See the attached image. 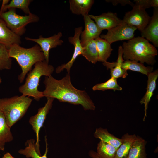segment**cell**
<instances>
[{
	"instance_id": "cell-34",
	"label": "cell",
	"mask_w": 158,
	"mask_h": 158,
	"mask_svg": "<svg viewBox=\"0 0 158 158\" xmlns=\"http://www.w3.org/2000/svg\"><path fill=\"white\" fill-rule=\"evenodd\" d=\"M10 1L8 0H3L2 1V4L1 9H0V11H1L4 7L8 4V2Z\"/></svg>"
},
{
	"instance_id": "cell-9",
	"label": "cell",
	"mask_w": 158,
	"mask_h": 158,
	"mask_svg": "<svg viewBox=\"0 0 158 158\" xmlns=\"http://www.w3.org/2000/svg\"><path fill=\"white\" fill-rule=\"evenodd\" d=\"M132 10L126 12L123 21L126 23L136 27L140 32L148 24L150 17L145 9L134 4Z\"/></svg>"
},
{
	"instance_id": "cell-20",
	"label": "cell",
	"mask_w": 158,
	"mask_h": 158,
	"mask_svg": "<svg viewBox=\"0 0 158 158\" xmlns=\"http://www.w3.org/2000/svg\"><path fill=\"white\" fill-rule=\"evenodd\" d=\"M146 141L137 136L130 150L127 158H147L146 152Z\"/></svg>"
},
{
	"instance_id": "cell-35",
	"label": "cell",
	"mask_w": 158,
	"mask_h": 158,
	"mask_svg": "<svg viewBox=\"0 0 158 158\" xmlns=\"http://www.w3.org/2000/svg\"><path fill=\"white\" fill-rule=\"evenodd\" d=\"M2 158H15L9 153L7 152L4 154Z\"/></svg>"
},
{
	"instance_id": "cell-31",
	"label": "cell",
	"mask_w": 158,
	"mask_h": 158,
	"mask_svg": "<svg viewBox=\"0 0 158 158\" xmlns=\"http://www.w3.org/2000/svg\"><path fill=\"white\" fill-rule=\"evenodd\" d=\"M135 4L146 10L152 7L158 8V0H134Z\"/></svg>"
},
{
	"instance_id": "cell-30",
	"label": "cell",
	"mask_w": 158,
	"mask_h": 158,
	"mask_svg": "<svg viewBox=\"0 0 158 158\" xmlns=\"http://www.w3.org/2000/svg\"><path fill=\"white\" fill-rule=\"evenodd\" d=\"M109 89L113 90L114 91H121L122 88L118 84L117 79L113 77L104 83L96 84L92 87L94 91H105Z\"/></svg>"
},
{
	"instance_id": "cell-24",
	"label": "cell",
	"mask_w": 158,
	"mask_h": 158,
	"mask_svg": "<svg viewBox=\"0 0 158 158\" xmlns=\"http://www.w3.org/2000/svg\"><path fill=\"white\" fill-rule=\"evenodd\" d=\"M95 40L98 54V61L103 63L107 61L113 51L111 44L100 37Z\"/></svg>"
},
{
	"instance_id": "cell-13",
	"label": "cell",
	"mask_w": 158,
	"mask_h": 158,
	"mask_svg": "<svg viewBox=\"0 0 158 158\" xmlns=\"http://www.w3.org/2000/svg\"><path fill=\"white\" fill-rule=\"evenodd\" d=\"M85 28L81 33L80 39L82 47L92 40L100 37L102 31L100 30L94 21L87 14L83 16Z\"/></svg>"
},
{
	"instance_id": "cell-10",
	"label": "cell",
	"mask_w": 158,
	"mask_h": 158,
	"mask_svg": "<svg viewBox=\"0 0 158 158\" xmlns=\"http://www.w3.org/2000/svg\"><path fill=\"white\" fill-rule=\"evenodd\" d=\"M62 36V33L60 32L48 37H44L40 35L37 39L26 37L25 39L38 44L44 54L45 61L49 63V51L51 49L62 45L63 43V41L61 39Z\"/></svg>"
},
{
	"instance_id": "cell-21",
	"label": "cell",
	"mask_w": 158,
	"mask_h": 158,
	"mask_svg": "<svg viewBox=\"0 0 158 158\" xmlns=\"http://www.w3.org/2000/svg\"><path fill=\"white\" fill-rule=\"evenodd\" d=\"M13 138L11 128L7 124L3 114L0 111V150L4 151L6 144L12 141Z\"/></svg>"
},
{
	"instance_id": "cell-8",
	"label": "cell",
	"mask_w": 158,
	"mask_h": 158,
	"mask_svg": "<svg viewBox=\"0 0 158 158\" xmlns=\"http://www.w3.org/2000/svg\"><path fill=\"white\" fill-rule=\"evenodd\" d=\"M137 28L122 23L107 30L105 34L100 35V38L106 40L111 44L113 43L124 40H129L134 37V32Z\"/></svg>"
},
{
	"instance_id": "cell-33",
	"label": "cell",
	"mask_w": 158,
	"mask_h": 158,
	"mask_svg": "<svg viewBox=\"0 0 158 158\" xmlns=\"http://www.w3.org/2000/svg\"><path fill=\"white\" fill-rule=\"evenodd\" d=\"M89 156L92 158H101L93 150H90L88 152Z\"/></svg>"
},
{
	"instance_id": "cell-12",
	"label": "cell",
	"mask_w": 158,
	"mask_h": 158,
	"mask_svg": "<svg viewBox=\"0 0 158 158\" xmlns=\"http://www.w3.org/2000/svg\"><path fill=\"white\" fill-rule=\"evenodd\" d=\"M90 17L94 20L98 28L101 30H107L121 24L123 22L117 16L116 13L108 12L98 15H89Z\"/></svg>"
},
{
	"instance_id": "cell-28",
	"label": "cell",
	"mask_w": 158,
	"mask_h": 158,
	"mask_svg": "<svg viewBox=\"0 0 158 158\" xmlns=\"http://www.w3.org/2000/svg\"><path fill=\"white\" fill-rule=\"evenodd\" d=\"M32 1L31 0H12L1 11H0V12H5L7 10L11 8H18L28 15L31 13L29 6Z\"/></svg>"
},
{
	"instance_id": "cell-25",
	"label": "cell",
	"mask_w": 158,
	"mask_h": 158,
	"mask_svg": "<svg viewBox=\"0 0 158 158\" xmlns=\"http://www.w3.org/2000/svg\"><path fill=\"white\" fill-rule=\"evenodd\" d=\"M81 55L93 64H95L98 61V54L95 39L90 41L83 47Z\"/></svg>"
},
{
	"instance_id": "cell-17",
	"label": "cell",
	"mask_w": 158,
	"mask_h": 158,
	"mask_svg": "<svg viewBox=\"0 0 158 158\" xmlns=\"http://www.w3.org/2000/svg\"><path fill=\"white\" fill-rule=\"evenodd\" d=\"M147 76L146 91L140 102L141 104H144V105L145 115L143 118V121H145V118L147 117V111L148 104L153 95V92L156 88V81L158 77V69H156L150 73Z\"/></svg>"
},
{
	"instance_id": "cell-18",
	"label": "cell",
	"mask_w": 158,
	"mask_h": 158,
	"mask_svg": "<svg viewBox=\"0 0 158 158\" xmlns=\"http://www.w3.org/2000/svg\"><path fill=\"white\" fill-rule=\"evenodd\" d=\"M94 2L93 0H70V10L74 14L83 16L88 14Z\"/></svg>"
},
{
	"instance_id": "cell-22",
	"label": "cell",
	"mask_w": 158,
	"mask_h": 158,
	"mask_svg": "<svg viewBox=\"0 0 158 158\" xmlns=\"http://www.w3.org/2000/svg\"><path fill=\"white\" fill-rule=\"evenodd\" d=\"M45 141L46 149L45 153L42 156L40 155L36 151L35 146V140L33 139L27 140L25 144L26 147L24 149L19 150L18 153L20 154L25 156L27 158H47L48 147L46 136L45 137Z\"/></svg>"
},
{
	"instance_id": "cell-37",
	"label": "cell",
	"mask_w": 158,
	"mask_h": 158,
	"mask_svg": "<svg viewBox=\"0 0 158 158\" xmlns=\"http://www.w3.org/2000/svg\"></svg>"
},
{
	"instance_id": "cell-15",
	"label": "cell",
	"mask_w": 158,
	"mask_h": 158,
	"mask_svg": "<svg viewBox=\"0 0 158 158\" xmlns=\"http://www.w3.org/2000/svg\"><path fill=\"white\" fill-rule=\"evenodd\" d=\"M154 8L153 15L141 34L142 37L152 42L156 47H158V8Z\"/></svg>"
},
{
	"instance_id": "cell-3",
	"label": "cell",
	"mask_w": 158,
	"mask_h": 158,
	"mask_svg": "<svg viewBox=\"0 0 158 158\" xmlns=\"http://www.w3.org/2000/svg\"><path fill=\"white\" fill-rule=\"evenodd\" d=\"M10 57L15 59L20 67L22 72L18 79L22 83L32 66L37 63L45 60L44 54L38 44L30 48H25L15 44L8 49Z\"/></svg>"
},
{
	"instance_id": "cell-32",
	"label": "cell",
	"mask_w": 158,
	"mask_h": 158,
	"mask_svg": "<svg viewBox=\"0 0 158 158\" xmlns=\"http://www.w3.org/2000/svg\"><path fill=\"white\" fill-rule=\"evenodd\" d=\"M106 2L111 3L114 6H116L118 4L123 6L126 5H130L132 6L134 4L129 0H106Z\"/></svg>"
},
{
	"instance_id": "cell-11",
	"label": "cell",
	"mask_w": 158,
	"mask_h": 158,
	"mask_svg": "<svg viewBox=\"0 0 158 158\" xmlns=\"http://www.w3.org/2000/svg\"><path fill=\"white\" fill-rule=\"evenodd\" d=\"M82 29L83 27L81 26L75 28L73 36L69 37V42L74 47L73 53L71 59L68 62L57 67L56 69L57 73H60L64 69L66 70L68 73H70L71 68L76 59L78 56L82 55L83 47L80 43V37Z\"/></svg>"
},
{
	"instance_id": "cell-16",
	"label": "cell",
	"mask_w": 158,
	"mask_h": 158,
	"mask_svg": "<svg viewBox=\"0 0 158 158\" xmlns=\"http://www.w3.org/2000/svg\"><path fill=\"white\" fill-rule=\"evenodd\" d=\"M21 43L20 37L11 31L0 18V44L5 45L8 49L13 44H20Z\"/></svg>"
},
{
	"instance_id": "cell-36",
	"label": "cell",
	"mask_w": 158,
	"mask_h": 158,
	"mask_svg": "<svg viewBox=\"0 0 158 158\" xmlns=\"http://www.w3.org/2000/svg\"><path fill=\"white\" fill-rule=\"evenodd\" d=\"M1 77H0V84L1 83Z\"/></svg>"
},
{
	"instance_id": "cell-2",
	"label": "cell",
	"mask_w": 158,
	"mask_h": 158,
	"mask_svg": "<svg viewBox=\"0 0 158 158\" xmlns=\"http://www.w3.org/2000/svg\"><path fill=\"white\" fill-rule=\"evenodd\" d=\"M124 60L135 61L143 64L154 65L158 54L156 47L146 39L141 37H134L124 42L122 46Z\"/></svg>"
},
{
	"instance_id": "cell-14",
	"label": "cell",
	"mask_w": 158,
	"mask_h": 158,
	"mask_svg": "<svg viewBox=\"0 0 158 158\" xmlns=\"http://www.w3.org/2000/svg\"><path fill=\"white\" fill-rule=\"evenodd\" d=\"M123 49L122 46L118 47V56L115 63L119 64L122 68L127 71L140 72L147 76L153 71V68L151 66H145L143 64L135 61L124 60L123 58Z\"/></svg>"
},
{
	"instance_id": "cell-23",
	"label": "cell",
	"mask_w": 158,
	"mask_h": 158,
	"mask_svg": "<svg viewBox=\"0 0 158 158\" xmlns=\"http://www.w3.org/2000/svg\"><path fill=\"white\" fill-rule=\"evenodd\" d=\"M136 138L135 134L129 135L127 133L123 135L121 138L123 142L117 150L114 158H127L130 147Z\"/></svg>"
},
{
	"instance_id": "cell-7",
	"label": "cell",
	"mask_w": 158,
	"mask_h": 158,
	"mask_svg": "<svg viewBox=\"0 0 158 158\" xmlns=\"http://www.w3.org/2000/svg\"><path fill=\"white\" fill-rule=\"evenodd\" d=\"M47 100L44 106L39 108L37 113L31 116L29 118V122L32 126L35 133L36 142L35 144V148L37 152L41 155L40 150L39 133L41 128L43 126L49 111L51 109L53 102L54 99L47 97Z\"/></svg>"
},
{
	"instance_id": "cell-1",
	"label": "cell",
	"mask_w": 158,
	"mask_h": 158,
	"mask_svg": "<svg viewBox=\"0 0 158 158\" xmlns=\"http://www.w3.org/2000/svg\"><path fill=\"white\" fill-rule=\"evenodd\" d=\"M43 83L44 97L56 99L60 102L80 104L85 110H94L95 106L87 93L75 88L71 82L70 73L61 80L51 75L45 76Z\"/></svg>"
},
{
	"instance_id": "cell-5",
	"label": "cell",
	"mask_w": 158,
	"mask_h": 158,
	"mask_svg": "<svg viewBox=\"0 0 158 158\" xmlns=\"http://www.w3.org/2000/svg\"><path fill=\"white\" fill-rule=\"evenodd\" d=\"M32 101L31 98L22 95L0 99V111L10 128L24 116Z\"/></svg>"
},
{
	"instance_id": "cell-26",
	"label": "cell",
	"mask_w": 158,
	"mask_h": 158,
	"mask_svg": "<svg viewBox=\"0 0 158 158\" xmlns=\"http://www.w3.org/2000/svg\"><path fill=\"white\" fill-rule=\"evenodd\" d=\"M116 151L112 145L102 140L97 144V153L101 158H114Z\"/></svg>"
},
{
	"instance_id": "cell-19",
	"label": "cell",
	"mask_w": 158,
	"mask_h": 158,
	"mask_svg": "<svg viewBox=\"0 0 158 158\" xmlns=\"http://www.w3.org/2000/svg\"><path fill=\"white\" fill-rule=\"evenodd\" d=\"M94 136L100 140L109 144L117 150L123 142L121 138H119L109 133L107 129L101 127L96 128L94 134Z\"/></svg>"
},
{
	"instance_id": "cell-29",
	"label": "cell",
	"mask_w": 158,
	"mask_h": 158,
	"mask_svg": "<svg viewBox=\"0 0 158 158\" xmlns=\"http://www.w3.org/2000/svg\"><path fill=\"white\" fill-rule=\"evenodd\" d=\"M12 60L10 57L8 49L4 45L0 44V70L10 69Z\"/></svg>"
},
{
	"instance_id": "cell-27",
	"label": "cell",
	"mask_w": 158,
	"mask_h": 158,
	"mask_svg": "<svg viewBox=\"0 0 158 158\" xmlns=\"http://www.w3.org/2000/svg\"><path fill=\"white\" fill-rule=\"evenodd\" d=\"M103 64L107 70L110 69L111 77L116 79L119 78H125L128 75L127 71L121 68L115 62H110L107 61L103 63Z\"/></svg>"
},
{
	"instance_id": "cell-6",
	"label": "cell",
	"mask_w": 158,
	"mask_h": 158,
	"mask_svg": "<svg viewBox=\"0 0 158 158\" xmlns=\"http://www.w3.org/2000/svg\"><path fill=\"white\" fill-rule=\"evenodd\" d=\"M0 18L11 31L20 37L25 33V26L28 24L37 22L40 19L37 15L31 13L25 16L18 15L15 9L13 8L8 9V11L0 12Z\"/></svg>"
},
{
	"instance_id": "cell-4",
	"label": "cell",
	"mask_w": 158,
	"mask_h": 158,
	"mask_svg": "<svg viewBox=\"0 0 158 158\" xmlns=\"http://www.w3.org/2000/svg\"><path fill=\"white\" fill-rule=\"evenodd\" d=\"M54 70V67L45 60L37 63L34 68L27 74L25 83L19 88V92L22 95L32 97L35 100L39 101L44 97L43 92L38 89L40 78L42 76L51 75Z\"/></svg>"
}]
</instances>
